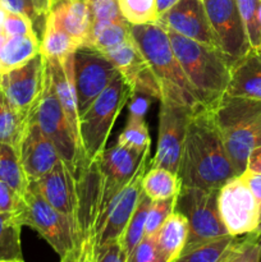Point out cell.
<instances>
[{"label":"cell","mask_w":261,"mask_h":262,"mask_svg":"<svg viewBox=\"0 0 261 262\" xmlns=\"http://www.w3.org/2000/svg\"><path fill=\"white\" fill-rule=\"evenodd\" d=\"M178 177L182 187L206 191L220 189L237 177L210 107H199L189 120Z\"/></svg>","instance_id":"6da1fadb"},{"label":"cell","mask_w":261,"mask_h":262,"mask_svg":"<svg viewBox=\"0 0 261 262\" xmlns=\"http://www.w3.org/2000/svg\"><path fill=\"white\" fill-rule=\"evenodd\" d=\"M130 35L158 79L160 100H170L194 109L204 106L187 79L163 26L156 22L130 26Z\"/></svg>","instance_id":"7a4b0ae2"},{"label":"cell","mask_w":261,"mask_h":262,"mask_svg":"<svg viewBox=\"0 0 261 262\" xmlns=\"http://www.w3.org/2000/svg\"><path fill=\"white\" fill-rule=\"evenodd\" d=\"M187 79L204 106L211 107L227 92L230 79V64L216 48L187 38L166 30Z\"/></svg>","instance_id":"3957f363"},{"label":"cell","mask_w":261,"mask_h":262,"mask_svg":"<svg viewBox=\"0 0 261 262\" xmlns=\"http://www.w3.org/2000/svg\"><path fill=\"white\" fill-rule=\"evenodd\" d=\"M210 109L235 173L241 176L261 132V101L224 94Z\"/></svg>","instance_id":"277c9868"},{"label":"cell","mask_w":261,"mask_h":262,"mask_svg":"<svg viewBox=\"0 0 261 262\" xmlns=\"http://www.w3.org/2000/svg\"><path fill=\"white\" fill-rule=\"evenodd\" d=\"M132 95V89L119 73L79 117V140L89 163L104 152L113 125Z\"/></svg>","instance_id":"5b68a950"},{"label":"cell","mask_w":261,"mask_h":262,"mask_svg":"<svg viewBox=\"0 0 261 262\" xmlns=\"http://www.w3.org/2000/svg\"><path fill=\"white\" fill-rule=\"evenodd\" d=\"M30 115L37 122L44 135L54 143L59 156L71 169L74 178H78L90 163L86 160L82 150L81 141L69 124L66 113L56 97L46 63L42 94Z\"/></svg>","instance_id":"8992f818"},{"label":"cell","mask_w":261,"mask_h":262,"mask_svg":"<svg viewBox=\"0 0 261 262\" xmlns=\"http://www.w3.org/2000/svg\"><path fill=\"white\" fill-rule=\"evenodd\" d=\"M15 215L22 227L36 230L60 257L78 247V237L71 220L31 187L23 194V205Z\"/></svg>","instance_id":"52a82bcc"},{"label":"cell","mask_w":261,"mask_h":262,"mask_svg":"<svg viewBox=\"0 0 261 262\" xmlns=\"http://www.w3.org/2000/svg\"><path fill=\"white\" fill-rule=\"evenodd\" d=\"M219 189H200L182 187L177 197L176 211L182 212L188 220L187 250L228 235L217 206Z\"/></svg>","instance_id":"ba28073f"},{"label":"cell","mask_w":261,"mask_h":262,"mask_svg":"<svg viewBox=\"0 0 261 262\" xmlns=\"http://www.w3.org/2000/svg\"><path fill=\"white\" fill-rule=\"evenodd\" d=\"M197 109L170 100H160L158 145L155 156L150 161L151 166L178 174L187 127Z\"/></svg>","instance_id":"9c48e42d"},{"label":"cell","mask_w":261,"mask_h":262,"mask_svg":"<svg viewBox=\"0 0 261 262\" xmlns=\"http://www.w3.org/2000/svg\"><path fill=\"white\" fill-rule=\"evenodd\" d=\"M148 164L150 159L146 158L133 178L115 194L106 210L96 219L92 233L96 248L122 239L142 194V178Z\"/></svg>","instance_id":"30bf717a"},{"label":"cell","mask_w":261,"mask_h":262,"mask_svg":"<svg viewBox=\"0 0 261 262\" xmlns=\"http://www.w3.org/2000/svg\"><path fill=\"white\" fill-rule=\"evenodd\" d=\"M73 69L77 107L81 117L94 100L112 83L119 71L101 51L86 45L79 46L74 53Z\"/></svg>","instance_id":"8fae6325"},{"label":"cell","mask_w":261,"mask_h":262,"mask_svg":"<svg viewBox=\"0 0 261 262\" xmlns=\"http://www.w3.org/2000/svg\"><path fill=\"white\" fill-rule=\"evenodd\" d=\"M216 48L230 68L251 50L237 0H204Z\"/></svg>","instance_id":"7c38bea8"},{"label":"cell","mask_w":261,"mask_h":262,"mask_svg":"<svg viewBox=\"0 0 261 262\" xmlns=\"http://www.w3.org/2000/svg\"><path fill=\"white\" fill-rule=\"evenodd\" d=\"M219 214L228 233L234 237L256 233L261 209L241 176L234 177L219 189Z\"/></svg>","instance_id":"4fadbf2b"},{"label":"cell","mask_w":261,"mask_h":262,"mask_svg":"<svg viewBox=\"0 0 261 262\" xmlns=\"http://www.w3.org/2000/svg\"><path fill=\"white\" fill-rule=\"evenodd\" d=\"M146 158H150V151L141 152L118 142L113 147L105 148L97 159L101 174V199L96 219L106 210L115 194L133 178Z\"/></svg>","instance_id":"5bb4252c"},{"label":"cell","mask_w":261,"mask_h":262,"mask_svg":"<svg viewBox=\"0 0 261 262\" xmlns=\"http://www.w3.org/2000/svg\"><path fill=\"white\" fill-rule=\"evenodd\" d=\"M45 81V58L40 53L17 68L2 73L0 90L17 110L28 115L40 100Z\"/></svg>","instance_id":"9a60e30c"},{"label":"cell","mask_w":261,"mask_h":262,"mask_svg":"<svg viewBox=\"0 0 261 262\" xmlns=\"http://www.w3.org/2000/svg\"><path fill=\"white\" fill-rule=\"evenodd\" d=\"M102 54L124 77L132 89L133 95L140 94L156 100L161 99L158 79L133 37Z\"/></svg>","instance_id":"2e32d148"},{"label":"cell","mask_w":261,"mask_h":262,"mask_svg":"<svg viewBox=\"0 0 261 262\" xmlns=\"http://www.w3.org/2000/svg\"><path fill=\"white\" fill-rule=\"evenodd\" d=\"M31 188L37 191L54 209L66 215L78 237V193H77V181L73 173L63 160H59L53 169L30 183ZM79 245V237H78Z\"/></svg>","instance_id":"e0dca14e"},{"label":"cell","mask_w":261,"mask_h":262,"mask_svg":"<svg viewBox=\"0 0 261 262\" xmlns=\"http://www.w3.org/2000/svg\"><path fill=\"white\" fill-rule=\"evenodd\" d=\"M156 23L163 26L165 30L173 31L204 45L216 48L202 0H179L170 9L163 13Z\"/></svg>","instance_id":"ac0fdd59"},{"label":"cell","mask_w":261,"mask_h":262,"mask_svg":"<svg viewBox=\"0 0 261 262\" xmlns=\"http://www.w3.org/2000/svg\"><path fill=\"white\" fill-rule=\"evenodd\" d=\"M18 154L30 183L48 174L61 160L54 143L44 135L37 122L31 115Z\"/></svg>","instance_id":"d6986e66"},{"label":"cell","mask_w":261,"mask_h":262,"mask_svg":"<svg viewBox=\"0 0 261 262\" xmlns=\"http://www.w3.org/2000/svg\"><path fill=\"white\" fill-rule=\"evenodd\" d=\"M46 17L82 46L89 45L94 19L84 0H51Z\"/></svg>","instance_id":"ffe728a7"},{"label":"cell","mask_w":261,"mask_h":262,"mask_svg":"<svg viewBox=\"0 0 261 262\" xmlns=\"http://www.w3.org/2000/svg\"><path fill=\"white\" fill-rule=\"evenodd\" d=\"M73 55L74 54L68 55L61 60L45 58V63L50 73L56 97L66 113L69 124L72 125L74 133L79 138V115L78 107H77L76 86H74Z\"/></svg>","instance_id":"44dd1931"},{"label":"cell","mask_w":261,"mask_h":262,"mask_svg":"<svg viewBox=\"0 0 261 262\" xmlns=\"http://www.w3.org/2000/svg\"><path fill=\"white\" fill-rule=\"evenodd\" d=\"M9 10L0 0V73L22 66L40 53L37 33L14 36L5 27V18Z\"/></svg>","instance_id":"7402d4cb"},{"label":"cell","mask_w":261,"mask_h":262,"mask_svg":"<svg viewBox=\"0 0 261 262\" xmlns=\"http://www.w3.org/2000/svg\"><path fill=\"white\" fill-rule=\"evenodd\" d=\"M225 94L261 101V53L250 50L233 64Z\"/></svg>","instance_id":"603a6c76"},{"label":"cell","mask_w":261,"mask_h":262,"mask_svg":"<svg viewBox=\"0 0 261 262\" xmlns=\"http://www.w3.org/2000/svg\"><path fill=\"white\" fill-rule=\"evenodd\" d=\"M188 238V220L174 210L155 234L156 246L165 262H174L181 256Z\"/></svg>","instance_id":"cb8c5ba5"},{"label":"cell","mask_w":261,"mask_h":262,"mask_svg":"<svg viewBox=\"0 0 261 262\" xmlns=\"http://www.w3.org/2000/svg\"><path fill=\"white\" fill-rule=\"evenodd\" d=\"M182 182L178 174L164 168L151 166L142 178V192L151 201L170 199L178 196Z\"/></svg>","instance_id":"d4e9b609"},{"label":"cell","mask_w":261,"mask_h":262,"mask_svg":"<svg viewBox=\"0 0 261 262\" xmlns=\"http://www.w3.org/2000/svg\"><path fill=\"white\" fill-rule=\"evenodd\" d=\"M130 37V25L127 20H95L92 23L89 45L86 46L105 53Z\"/></svg>","instance_id":"484cf974"},{"label":"cell","mask_w":261,"mask_h":262,"mask_svg":"<svg viewBox=\"0 0 261 262\" xmlns=\"http://www.w3.org/2000/svg\"><path fill=\"white\" fill-rule=\"evenodd\" d=\"M241 237L224 235L181 253L174 262H227Z\"/></svg>","instance_id":"4316f807"},{"label":"cell","mask_w":261,"mask_h":262,"mask_svg":"<svg viewBox=\"0 0 261 262\" xmlns=\"http://www.w3.org/2000/svg\"><path fill=\"white\" fill-rule=\"evenodd\" d=\"M82 46L76 38L56 27L53 20L46 17L42 37L40 40V54L46 59H61L76 53Z\"/></svg>","instance_id":"83f0119b"},{"label":"cell","mask_w":261,"mask_h":262,"mask_svg":"<svg viewBox=\"0 0 261 262\" xmlns=\"http://www.w3.org/2000/svg\"><path fill=\"white\" fill-rule=\"evenodd\" d=\"M28 115L15 109L0 90V143L18 150L28 124Z\"/></svg>","instance_id":"f1b7e54d"},{"label":"cell","mask_w":261,"mask_h":262,"mask_svg":"<svg viewBox=\"0 0 261 262\" xmlns=\"http://www.w3.org/2000/svg\"><path fill=\"white\" fill-rule=\"evenodd\" d=\"M0 181L12 187L20 196L26 193L30 186L18 150L7 143H0Z\"/></svg>","instance_id":"f546056e"},{"label":"cell","mask_w":261,"mask_h":262,"mask_svg":"<svg viewBox=\"0 0 261 262\" xmlns=\"http://www.w3.org/2000/svg\"><path fill=\"white\" fill-rule=\"evenodd\" d=\"M20 228L14 212H0V260H23Z\"/></svg>","instance_id":"4dcf8cb0"},{"label":"cell","mask_w":261,"mask_h":262,"mask_svg":"<svg viewBox=\"0 0 261 262\" xmlns=\"http://www.w3.org/2000/svg\"><path fill=\"white\" fill-rule=\"evenodd\" d=\"M151 202L153 201L142 192L137 207L133 211L129 223H128L127 228L124 230V234H123L122 239H120L127 256L132 252L133 248L145 237L146 219H147V212L148 209H150Z\"/></svg>","instance_id":"1f68e13d"},{"label":"cell","mask_w":261,"mask_h":262,"mask_svg":"<svg viewBox=\"0 0 261 262\" xmlns=\"http://www.w3.org/2000/svg\"><path fill=\"white\" fill-rule=\"evenodd\" d=\"M122 17L130 26L158 22L156 0H118Z\"/></svg>","instance_id":"d6a6232c"},{"label":"cell","mask_w":261,"mask_h":262,"mask_svg":"<svg viewBox=\"0 0 261 262\" xmlns=\"http://www.w3.org/2000/svg\"><path fill=\"white\" fill-rule=\"evenodd\" d=\"M118 143L132 147L135 150L141 151V152L150 151L151 140L145 117L129 114L127 124L118 138Z\"/></svg>","instance_id":"836d02e7"},{"label":"cell","mask_w":261,"mask_h":262,"mask_svg":"<svg viewBox=\"0 0 261 262\" xmlns=\"http://www.w3.org/2000/svg\"><path fill=\"white\" fill-rule=\"evenodd\" d=\"M238 9L245 25L251 50L257 51L260 45V19H258V5L260 0H237Z\"/></svg>","instance_id":"e575fe53"},{"label":"cell","mask_w":261,"mask_h":262,"mask_svg":"<svg viewBox=\"0 0 261 262\" xmlns=\"http://www.w3.org/2000/svg\"><path fill=\"white\" fill-rule=\"evenodd\" d=\"M177 197L178 196L151 202L147 212V219H146L145 235H155L159 232L166 217L176 210Z\"/></svg>","instance_id":"d590c367"},{"label":"cell","mask_w":261,"mask_h":262,"mask_svg":"<svg viewBox=\"0 0 261 262\" xmlns=\"http://www.w3.org/2000/svg\"><path fill=\"white\" fill-rule=\"evenodd\" d=\"M227 262H261V246L256 241L255 233L243 235L238 241Z\"/></svg>","instance_id":"8d00e7d4"},{"label":"cell","mask_w":261,"mask_h":262,"mask_svg":"<svg viewBox=\"0 0 261 262\" xmlns=\"http://www.w3.org/2000/svg\"><path fill=\"white\" fill-rule=\"evenodd\" d=\"M128 262H165L158 250L155 235H145L128 255Z\"/></svg>","instance_id":"74e56055"},{"label":"cell","mask_w":261,"mask_h":262,"mask_svg":"<svg viewBox=\"0 0 261 262\" xmlns=\"http://www.w3.org/2000/svg\"><path fill=\"white\" fill-rule=\"evenodd\" d=\"M95 20H123L118 0H84ZM125 20V19H124Z\"/></svg>","instance_id":"f35d334b"},{"label":"cell","mask_w":261,"mask_h":262,"mask_svg":"<svg viewBox=\"0 0 261 262\" xmlns=\"http://www.w3.org/2000/svg\"><path fill=\"white\" fill-rule=\"evenodd\" d=\"M2 2L9 12L19 13V14H23L27 18H30V19L32 20L33 26H35V30L38 26V27H41V30L44 31L45 22H44V20L41 19L40 15H38L32 0H2Z\"/></svg>","instance_id":"ab89813d"},{"label":"cell","mask_w":261,"mask_h":262,"mask_svg":"<svg viewBox=\"0 0 261 262\" xmlns=\"http://www.w3.org/2000/svg\"><path fill=\"white\" fill-rule=\"evenodd\" d=\"M23 205V196L0 181V212H18Z\"/></svg>","instance_id":"60d3db41"},{"label":"cell","mask_w":261,"mask_h":262,"mask_svg":"<svg viewBox=\"0 0 261 262\" xmlns=\"http://www.w3.org/2000/svg\"><path fill=\"white\" fill-rule=\"evenodd\" d=\"M96 262H128V256L120 241L96 248Z\"/></svg>","instance_id":"b9f144b4"},{"label":"cell","mask_w":261,"mask_h":262,"mask_svg":"<svg viewBox=\"0 0 261 262\" xmlns=\"http://www.w3.org/2000/svg\"><path fill=\"white\" fill-rule=\"evenodd\" d=\"M76 262H96V247H95V242L91 237L81 241Z\"/></svg>","instance_id":"7bdbcfd3"},{"label":"cell","mask_w":261,"mask_h":262,"mask_svg":"<svg viewBox=\"0 0 261 262\" xmlns=\"http://www.w3.org/2000/svg\"><path fill=\"white\" fill-rule=\"evenodd\" d=\"M241 177H242L243 181L246 182V184L248 186L250 191L252 192V194L255 196L256 201L260 205L261 209V174L246 169V170L241 174Z\"/></svg>","instance_id":"ee69618b"},{"label":"cell","mask_w":261,"mask_h":262,"mask_svg":"<svg viewBox=\"0 0 261 262\" xmlns=\"http://www.w3.org/2000/svg\"><path fill=\"white\" fill-rule=\"evenodd\" d=\"M130 105H129V114L137 115V117H145L146 112L148 109L153 97L145 96V95L135 94L130 97Z\"/></svg>","instance_id":"f6af8a7d"},{"label":"cell","mask_w":261,"mask_h":262,"mask_svg":"<svg viewBox=\"0 0 261 262\" xmlns=\"http://www.w3.org/2000/svg\"><path fill=\"white\" fill-rule=\"evenodd\" d=\"M247 169L261 174V148H253L247 163Z\"/></svg>","instance_id":"bcb514c9"},{"label":"cell","mask_w":261,"mask_h":262,"mask_svg":"<svg viewBox=\"0 0 261 262\" xmlns=\"http://www.w3.org/2000/svg\"><path fill=\"white\" fill-rule=\"evenodd\" d=\"M33 4H35L36 10H37L38 15L41 17V19L45 22L46 20V15L49 13V7H50V2L51 0H32Z\"/></svg>","instance_id":"7dc6e473"},{"label":"cell","mask_w":261,"mask_h":262,"mask_svg":"<svg viewBox=\"0 0 261 262\" xmlns=\"http://www.w3.org/2000/svg\"><path fill=\"white\" fill-rule=\"evenodd\" d=\"M179 0H156V8H158V14L160 17L163 13H165L166 10L170 9L174 4H177Z\"/></svg>","instance_id":"c3c4849f"},{"label":"cell","mask_w":261,"mask_h":262,"mask_svg":"<svg viewBox=\"0 0 261 262\" xmlns=\"http://www.w3.org/2000/svg\"><path fill=\"white\" fill-rule=\"evenodd\" d=\"M77 252H78V247L76 250H73L72 252H69L68 255L61 257L60 262H76L77 261Z\"/></svg>","instance_id":"681fc988"},{"label":"cell","mask_w":261,"mask_h":262,"mask_svg":"<svg viewBox=\"0 0 261 262\" xmlns=\"http://www.w3.org/2000/svg\"><path fill=\"white\" fill-rule=\"evenodd\" d=\"M258 19H260V45H258L257 51L261 53V0H260V5H258Z\"/></svg>","instance_id":"f907efd6"},{"label":"cell","mask_w":261,"mask_h":262,"mask_svg":"<svg viewBox=\"0 0 261 262\" xmlns=\"http://www.w3.org/2000/svg\"><path fill=\"white\" fill-rule=\"evenodd\" d=\"M255 148H261V132H260V135H258L257 141H256V146H255Z\"/></svg>","instance_id":"816d5d0a"},{"label":"cell","mask_w":261,"mask_h":262,"mask_svg":"<svg viewBox=\"0 0 261 262\" xmlns=\"http://www.w3.org/2000/svg\"><path fill=\"white\" fill-rule=\"evenodd\" d=\"M255 237H256V241H257V243H258V245L261 246V232H258V233H255Z\"/></svg>","instance_id":"f5cc1de1"},{"label":"cell","mask_w":261,"mask_h":262,"mask_svg":"<svg viewBox=\"0 0 261 262\" xmlns=\"http://www.w3.org/2000/svg\"><path fill=\"white\" fill-rule=\"evenodd\" d=\"M0 262H23V260H0Z\"/></svg>","instance_id":"db71d44e"},{"label":"cell","mask_w":261,"mask_h":262,"mask_svg":"<svg viewBox=\"0 0 261 262\" xmlns=\"http://www.w3.org/2000/svg\"><path fill=\"white\" fill-rule=\"evenodd\" d=\"M258 232H261V215H260V224H258V229L256 233H258Z\"/></svg>","instance_id":"11a10c76"},{"label":"cell","mask_w":261,"mask_h":262,"mask_svg":"<svg viewBox=\"0 0 261 262\" xmlns=\"http://www.w3.org/2000/svg\"><path fill=\"white\" fill-rule=\"evenodd\" d=\"M0 76H2V73H0Z\"/></svg>","instance_id":"9f6ffc18"},{"label":"cell","mask_w":261,"mask_h":262,"mask_svg":"<svg viewBox=\"0 0 261 262\" xmlns=\"http://www.w3.org/2000/svg\"><path fill=\"white\" fill-rule=\"evenodd\" d=\"M202 2H204V0H202Z\"/></svg>","instance_id":"6f0895ef"},{"label":"cell","mask_w":261,"mask_h":262,"mask_svg":"<svg viewBox=\"0 0 261 262\" xmlns=\"http://www.w3.org/2000/svg\"><path fill=\"white\" fill-rule=\"evenodd\" d=\"M23 262H25V261H23Z\"/></svg>","instance_id":"680465c9"}]
</instances>
